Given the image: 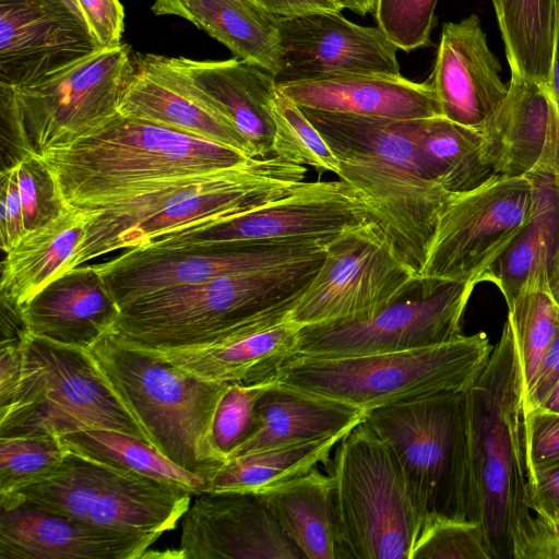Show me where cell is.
Here are the masks:
<instances>
[{
	"label": "cell",
	"mask_w": 559,
	"mask_h": 559,
	"mask_svg": "<svg viewBox=\"0 0 559 559\" xmlns=\"http://www.w3.org/2000/svg\"><path fill=\"white\" fill-rule=\"evenodd\" d=\"M538 192L532 175H493L474 189L451 193L417 277L481 283L534 217Z\"/></svg>",
	"instance_id": "obj_13"
},
{
	"label": "cell",
	"mask_w": 559,
	"mask_h": 559,
	"mask_svg": "<svg viewBox=\"0 0 559 559\" xmlns=\"http://www.w3.org/2000/svg\"><path fill=\"white\" fill-rule=\"evenodd\" d=\"M258 495L306 559H344L329 475L314 467Z\"/></svg>",
	"instance_id": "obj_31"
},
{
	"label": "cell",
	"mask_w": 559,
	"mask_h": 559,
	"mask_svg": "<svg viewBox=\"0 0 559 559\" xmlns=\"http://www.w3.org/2000/svg\"><path fill=\"white\" fill-rule=\"evenodd\" d=\"M102 49L76 0H0V85L31 84Z\"/></svg>",
	"instance_id": "obj_18"
},
{
	"label": "cell",
	"mask_w": 559,
	"mask_h": 559,
	"mask_svg": "<svg viewBox=\"0 0 559 559\" xmlns=\"http://www.w3.org/2000/svg\"><path fill=\"white\" fill-rule=\"evenodd\" d=\"M37 157L48 169L60 201L81 210L122 200L148 183L228 169L254 158L236 148L120 114Z\"/></svg>",
	"instance_id": "obj_3"
},
{
	"label": "cell",
	"mask_w": 559,
	"mask_h": 559,
	"mask_svg": "<svg viewBox=\"0 0 559 559\" xmlns=\"http://www.w3.org/2000/svg\"><path fill=\"white\" fill-rule=\"evenodd\" d=\"M25 345L0 346V411L10 405L19 386Z\"/></svg>",
	"instance_id": "obj_51"
},
{
	"label": "cell",
	"mask_w": 559,
	"mask_h": 559,
	"mask_svg": "<svg viewBox=\"0 0 559 559\" xmlns=\"http://www.w3.org/2000/svg\"><path fill=\"white\" fill-rule=\"evenodd\" d=\"M549 285L559 307V250H554L549 262Z\"/></svg>",
	"instance_id": "obj_55"
},
{
	"label": "cell",
	"mask_w": 559,
	"mask_h": 559,
	"mask_svg": "<svg viewBox=\"0 0 559 559\" xmlns=\"http://www.w3.org/2000/svg\"><path fill=\"white\" fill-rule=\"evenodd\" d=\"M414 123L421 166L445 191L464 192L496 175L485 157L478 128L443 116L417 119Z\"/></svg>",
	"instance_id": "obj_33"
},
{
	"label": "cell",
	"mask_w": 559,
	"mask_h": 559,
	"mask_svg": "<svg viewBox=\"0 0 559 559\" xmlns=\"http://www.w3.org/2000/svg\"><path fill=\"white\" fill-rule=\"evenodd\" d=\"M86 524L0 495V559H140L158 539Z\"/></svg>",
	"instance_id": "obj_22"
},
{
	"label": "cell",
	"mask_w": 559,
	"mask_h": 559,
	"mask_svg": "<svg viewBox=\"0 0 559 559\" xmlns=\"http://www.w3.org/2000/svg\"><path fill=\"white\" fill-rule=\"evenodd\" d=\"M87 213L66 207L48 223L25 233L5 252L1 301L24 308L48 284L68 272L85 231Z\"/></svg>",
	"instance_id": "obj_30"
},
{
	"label": "cell",
	"mask_w": 559,
	"mask_h": 559,
	"mask_svg": "<svg viewBox=\"0 0 559 559\" xmlns=\"http://www.w3.org/2000/svg\"><path fill=\"white\" fill-rule=\"evenodd\" d=\"M325 252L146 295L120 309L111 332L134 346L176 348L277 324L288 319L319 272Z\"/></svg>",
	"instance_id": "obj_5"
},
{
	"label": "cell",
	"mask_w": 559,
	"mask_h": 559,
	"mask_svg": "<svg viewBox=\"0 0 559 559\" xmlns=\"http://www.w3.org/2000/svg\"><path fill=\"white\" fill-rule=\"evenodd\" d=\"M345 433L229 457L209 481L205 491L260 493L311 471L318 464L326 465L331 452Z\"/></svg>",
	"instance_id": "obj_34"
},
{
	"label": "cell",
	"mask_w": 559,
	"mask_h": 559,
	"mask_svg": "<svg viewBox=\"0 0 559 559\" xmlns=\"http://www.w3.org/2000/svg\"><path fill=\"white\" fill-rule=\"evenodd\" d=\"M513 74L546 84L552 56L556 0H491Z\"/></svg>",
	"instance_id": "obj_35"
},
{
	"label": "cell",
	"mask_w": 559,
	"mask_h": 559,
	"mask_svg": "<svg viewBox=\"0 0 559 559\" xmlns=\"http://www.w3.org/2000/svg\"><path fill=\"white\" fill-rule=\"evenodd\" d=\"M369 221L372 219L367 205L343 180L302 181L289 193L252 211L213 225L166 235L145 246L171 248L229 241L328 239Z\"/></svg>",
	"instance_id": "obj_17"
},
{
	"label": "cell",
	"mask_w": 559,
	"mask_h": 559,
	"mask_svg": "<svg viewBox=\"0 0 559 559\" xmlns=\"http://www.w3.org/2000/svg\"><path fill=\"white\" fill-rule=\"evenodd\" d=\"M88 27L102 48L122 44L124 10L119 0H76Z\"/></svg>",
	"instance_id": "obj_46"
},
{
	"label": "cell",
	"mask_w": 559,
	"mask_h": 559,
	"mask_svg": "<svg viewBox=\"0 0 559 559\" xmlns=\"http://www.w3.org/2000/svg\"><path fill=\"white\" fill-rule=\"evenodd\" d=\"M68 451L127 472L179 484L193 495L206 483L162 455L152 444L124 432L88 428L61 437Z\"/></svg>",
	"instance_id": "obj_36"
},
{
	"label": "cell",
	"mask_w": 559,
	"mask_h": 559,
	"mask_svg": "<svg viewBox=\"0 0 559 559\" xmlns=\"http://www.w3.org/2000/svg\"><path fill=\"white\" fill-rule=\"evenodd\" d=\"M528 504L534 514L559 526V460L530 468Z\"/></svg>",
	"instance_id": "obj_48"
},
{
	"label": "cell",
	"mask_w": 559,
	"mask_h": 559,
	"mask_svg": "<svg viewBox=\"0 0 559 559\" xmlns=\"http://www.w3.org/2000/svg\"><path fill=\"white\" fill-rule=\"evenodd\" d=\"M343 7V5H342Z\"/></svg>",
	"instance_id": "obj_58"
},
{
	"label": "cell",
	"mask_w": 559,
	"mask_h": 559,
	"mask_svg": "<svg viewBox=\"0 0 559 559\" xmlns=\"http://www.w3.org/2000/svg\"><path fill=\"white\" fill-rule=\"evenodd\" d=\"M438 0H374L378 27L397 49L411 51L430 44Z\"/></svg>",
	"instance_id": "obj_42"
},
{
	"label": "cell",
	"mask_w": 559,
	"mask_h": 559,
	"mask_svg": "<svg viewBox=\"0 0 559 559\" xmlns=\"http://www.w3.org/2000/svg\"><path fill=\"white\" fill-rule=\"evenodd\" d=\"M326 466L343 557L411 559L424 522L388 444L362 419Z\"/></svg>",
	"instance_id": "obj_8"
},
{
	"label": "cell",
	"mask_w": 559,
	"mask_h": 559,
	"mask_svg": "<svg viewBox=\"0 0 559 559\" xmlns=\"http://www.w3.org/2000/svg\"><path fill=\"white\" fill-rule=\"evenodd\" d=\"M301 109L335 154L337 177L356 191L417 277L451 193L421 166L415 120Z\"/></svg>",
	"instance_id": "obj_2"
},
{
	"label": "cell",
	"mask_w": 559,
	"mask_h": 559,
	"mask_svg": "<svg viewBox=\"0 0 559 559\" xmlns=\"http://www.w3.org/2000/svg\"><path fill=\"white\" fill-rule=\"evenodd\" d=\"M344 9H348L359 15H366L373 10L374 0H337Z\"/></svg>",
	"instance_id": "obj_56"
},
{
	"label": "cell",
	"mask_w": 559,
	"mask_h": 559,
	"mask_svg": "<svg viewBox=\"0 0 559 559\" xmlns=\"http://www.w3.org/2000/svg\"><path fill=\"white\" fill-rule=\"evenodd\" d=\"M133 72L118 112L226 145L255 157L225 111L201 91L171 57L133 53Z\"/></svg>",
	"instance_id": "obj_21"
},
{
	"label": "cell",
	"mask_w": 559,
	"mask_h": 559,
	"mask_svg": "<svg viewBox=\"0 0 559 559\" xmlns=\"http://www.w3.org/2000/svg\"><path fill=\"white\" fill-rule=\"evenodd\" d=\"M492 346L484 332L407 350L346 356H292L275 381L362 411L448 391H467Z\"/></svg>",
	"instance_id": "obj_7"
},
{
	"label": "cell",
	"mask_w": 559,
	"mask_h": 559,
	"mask_svg": "<svg viewBox=\"0 0 559 559\" xmlns=\"http://www.w3.org/2000/svg\"><path fill=\"white\" fill-rule=\"evenodd\" d=\"M273 381L229 383L212 427L213 440L227 459L251 433L257 401Z\"/></svg>",
	"instance_id": "obj_43"
},
{
	"label": "cell",
	"mask_w": 559,
	"mask_h": 559,
	"mask_svg": "<svg viewBox=\"0 0 559 559\" xmlns=\"http://www.w3.org/2000/svg\"><path fill=\"white\" fill-rule=\"evenodd\" d=\"M276 85L306 109L393 120L441 116L431 85L401 74L344 73Z\"/></svg>",
	"instance_id": "obj_24"
},
{
	"label": "cell",
	"mask_w": 559,
	"mask_h": 559,
	"mask_svg": "<svg viewBox=\"0 0 559 559\" xmlns=\"http://www.w3.org/2000/svg\"><path fill=\"white\" fill-rule=\"evenodd\" d=\"M188 2L189 0H155L152 11L156 15H177L189 21Z\"/></svg>",
	"instance_id": "obj_54"
},
{
	"label": "cell",
	"mask_w": 559,
	"mask_h": 559,
	"mask_svg": "<svg viewBox=\"0 0 559 559\" xmlns=\"http://www.w3.org/2000/svg\"><path fill=\"white\" fill-rule=\"evenodd\" d=\"M528 175L538 183L535 215L481 277V282H490L499 288L508 308L531 272L542 261L550 260L555 245V205L549 179L537 171Z\"/></svg>",
	"instance_id": "obj_38"
},
{
	"label": "cell",
	"mask_w": 559,
	"mask_h": 559,
	"mask_svg": "<svg viewBox=\"0 0 559 559\" xmlns=\"http://www.w3.org/2000/svg\"><path fill=\"white\" fill-rule=\"evenodd\" d=\"M22 310L32 335L85 349L110 333L120 314L94 265L64 273Z\"/></svg>",
	"instance_id": "obj_25"
},
{
	"label": "cell",
	"mask_w": 559,
	"mask_h": 559,
	"mask_svg": "<svg viewBox=\"0 0 559 559\" xmlns=\"http://www.w3.org/2000/svg\"><path fill=\"white\" fill-rule=\"evenodd\" d=\"M501 70L476 14L444 23L429 82L441 116L479 128L508 93Z\"/></svg>",
	"instance_id": "obj_23"
},
{
	"label": "cell",
	"mask_w": 559,
	"mask_h": 559,
	"mask_svg": "<svg viewBox=\"0 0 559 559\" xmlns=\"http://www.w3.org/2000/svg\"><path fill=\"white\" fill-rule=\"evenodd\" d=\"M276 84L344 73L400 74L397 47L378 27L361 26L340 12L277 16Z\"/></svg>",
	"instance_id": "obj_19"
},
{
	"label": "cell",
	"mask_w": 559,
	"mask_h": 559,
	"mask_svg": "<svg viewBox=\"0 0 559 559\" xmlns=\"http://www.w3.org/2000/svg\"><path fill=\"white\" fill-rule=\"evenodd\" d=\"M551 64L546 84L549 95L559 105V0H556V16Z\"/></svg>",
	"instance_id": "obj_53"
},
{
	"label": "cell",
	"mask_w": 559,
	"mask_h": 559,
	"mask_svg": "<svg viewBox=\"0 0 559 559\" xmlns=\"http://www.w3.org/2000/svg\"><path fill=\"white\" fill-rule=\"evenodd\" d=\"M537 408L559 413V382Z\"/></svg>",
	"instance_id": "obj_57"
},
{
	"label": "cell",
	"mask_w": 559,
	"mask_h": 559,
	"mask_svg": "<svg viewBox=\"0 0 559 559\" xmlns=\"http://www.w3.org/2000/svg\"><path fill=\"white\" fill-rule=\"evenodd\" d=\"M559 382V320L552 342L539 364L533 385L524 399L525 414L537 408Z\"/></svg>",
	"instance_id": "obj_50"
},
{
	"label": "cell",
	"mask_w": 559,
	"mask_h": 559,
	"mask_svg": "<svg viewBox=\"0 0 559 559\" xmlns=\"http://www.w3.org/2000/svg\"><path fill=\"white\" fill-rule=\"evenodd\" d=\"M364 420L396 457L424 523L437 518L468 520L466 391L368 409Z\"/></svg>",
	"instance_id": "obj_10"
},
{
	"label": "cell",
	"mask_w": 559,
	"mask_h": 559,
	"mask_svg": "<svg viewBox=\"0 0 559 559\" xmlns=\"http://www.w3.org/2000/svg\"><path fill=\"white\" fill-rule=\"evenodd\" d=\"M475 286L416 277L399 298L369 318L300 326L295 355L360 356L455 340L463 335L461 322Z\"/></svg>",
	"instance_id": "obj_14"
},
{
	"label": "cell",
	"mask_w": 559,
	"mask_h": 559,
	"mask_svg": "<svg viewBox=\"0 0 559 559\" xmlns=\"http://www.w3.org/2000/svg\"><path fill=\"white\" fill-rule=\"evenodd\" d=\"M528 468L559 460V413L535 408L525 414Z\"/></svg>",
	"instance_id": "obj_45"
},
{
	"label": "cell",
	"mask_w": 559,
	"mask_h": 559,
	"mask_svg": "<svg viewBox=\"0 0 559 559\" xmlns=\"http://www.w3.org/2000/svg\"><path fill=\"white\" fill-rule=\"evenodd\" d=\"M133 69L122 43L31 84L0 85L2 121L20 155L39 156L118 115Z\"/></svg>",
	"instance_id": "obj_11"
},
{
	"label": "cell",
	"mask_w": 559,
	"mask_h": 559,
	"mask_svg": "<svg viewBox=\"0 0 559 559\" xmlns=\"http://www.w3.org/2000/svg\"><path fill=\"white\" fill-rule=\"evenodd\" d=\"M187 11L189 22L237 58L276 76L281 67L277 16L247 0H189Z\"/></svg>",
	"instance_id": "obj_32"
},
{
	"label": "cell",
	"mask_w": 559,
	"mask_h": 559,
	"mask_svg": "<svg viewBox=\"0 0 559 559\" xmlns=\"http://www.w3.org/2000/svg\"><path fill=\"white\" fill-rule=\"evenodd\" d=\"M471 501L468 521L480 524L492 559H515L528 504L524 386L510 322L488 364L466 391Z\"/></svg>",
	"instance_id": "obj_4"
},
{
	"label": "cell",
	"mask_w": 559,
	"mask_h": 559,
	"mask_svg": "<svg viewBox=\"0 0 559 559\" xmlns=\"http://www.w3.org/2000/svg\"><path fill=\"white\" fill-rule=\"evenodd\" d=\"M69 451L49 435L0 437V495L20 490L53 473Z\"/></svg>",
	"instance_id": "obj_40"
},
{
	"label": "cell",
	"mask_w": 559,
	"mask_h": 559,
	"mask_svg": "<svg viewBox=\"0 0 559 559\" xmlns=\"http://www.w3.org/2000/svg\"><path fill=\"white\" fill-rule=\"evenodd\" d=\"M411 559H492L479 523L430 519L423 525Z\"/></svg>",
	"instance_id": "obj_41"
},
{
	"label": "cell",
	"mask_w": 559,
	"mask_h": 559,
	"mask_svg": "<svg viewBox=\"0 0 559 559\" xmlns=\"http://www.w3.org/2000/svg\"><path fill=\"white\" fill-rule=\"evenodd\" d=\"M515 559H559V526L532 515L520 535Z\"/></svg>",
	"instance_id": "obj_49"
},
{
	"label": "cell",
	"mask_w": 559,
	"mask_h": 559,
	"mask_svg": "<svg viewBox=\"0 0 559 559\" xmlns=\"http://www.w3.org/2000/svg\"><path fill=\"white\" fill-rule=\"evenodd\" d=\"M416 274L373 221L326 242L319 272L288 314L300 326L366 319L399 298Z\"/></svg>",
	"instance_id": "obj_15"
},
{
	"label": "cell",
	"mask_w": 559,
	"mask_h": 559,
	"mask_svg": "<svg viewBox=\"0 0 559 559\" xmlns=\"http://www.w3.org/2000/svg\"><path fill=\"white\" fill-rule=\"evenodd\" d=\"M195 496L182 516V559H306L258 493Z\"/></svg>",
	"instance_id": "obj_20"
},
{
	"label": "cell",
	"mask_w": 559,
	"mask_h": 559,
	"mask_svg": "<svg viewBox=\"0 0 559 559\" xmlns=\"http://www.w3.org/2000/svg\"><path fill=\"white\" fill-rule=\"evenodd\" d=\"M273 155L337 176L338 160L302 109L278 91L272 100Z\"/></svg>",
	"instance_id": "obj_39"
},
{
	"label": "cell",
	"mask_w": 559,
	"mask_h": 559,
	"mask_svg": "<svg viewBox=\"0 0 559 559\" xmlns=\"http://www.w3.org/2000/svg\"><path fill=\"white\" fill-rule=\"evenodd\" d=\"M550 97L544 84L511 73L508 93L478 128L496 175L527 176L547 142Z\"/></svg>",
	"instance_id": "obj_28"
},
{
	"label": "cell",
	"mask_w": 559,
	"mask_h": 559,
	"mask_svg": "<svg viewBox=\"0 0 559 559\" xmlns=\"http://www.w3.org/2000/svg\"><path fill=\"white\" fill-rule=\"evenodd\" d=\"M111 429L150 440L90 349L29 335L22 376L0 411V437ZM151 444V443H150Z\"/></svg>",
	"instance_id": "obj_9"
},
{
	"label": "cell",
	"mask_w": 559,
	"mask_h": 559,
	"mask_svg": "<svg viewBox=\"0 0 559 559\" xmlns=\"http://www.w3.org/2000/svg\"><path fill=\"white\" fill-rule=\"evenodd\" d=\"M306 173V166L276 155L254 157L228 169L148 183L122 200L84 210V236L68 272L115 250L252 211L293 191Z\"/></svg>",
	"instance_id": "obj_1"
},
{
	"label": "cell",
	"mask_w": 559,
	"mask_h": 559,
	"mask_svg": "<svg viewBox=\"0 0 559 559\" xmlns=\"http://www.w3.org/2000/svg\"><path fill=\"white\" fill-rule=\"evenodd\" d=\"M171 61L225 111L255 157L273 155L272 100L277 93L273 74L239 58L200 61L171 57Z\"/></svg>",
	"instance_id": "obj_27"
},
{
	"label": "cell",
	"mask_w": 559,
	"mask_h": 559,
	"mask_svg": "<svg viewBox=\"0 0 559 559\" xmlns=\"http://www.w3.org/2000/svg\"><path fill=\"white\" fill-rule=\"evenodd\" d=\"M549 262L542 261L531 272L512 306L508 308V321L522 370L524 399L558 326L559 307L549 285Z\"/></svg>",
	"instance_id": "obj_37"
},
{
	"label": "cell",
	"mask_w": 559,
	"mask_h": 559,
	"mask_svg": "<svg viewBox=\"0 0 559 559\" xmlns=\"http://www.w3.org/2000/svg\"><path fill=\"white\" fill-rule=\"evenodd\" d=\"M265 12L278 17L300 15L319 11L341 12L337 0H247Z\"/></svg>",
	"instance_id": "obj_52"
},
{
	"label": "cell",
	"mask_w": 559,
	"mask_h": 559,
	"mask_svg": "<svg viewBox=\"0 0 559 559\" xmlns=\"http://www.w3.org/2000/svg\"><path fill=\"white\" fill-rule=\"evenodd\" d=\"M0 207L1 249L8 252L26 233L17 173L14 164L1 170Z\"/></svg>",
	"instance_id": "obj_47"
},
{
	"label": "cell",
	"mask_w": 559,
	"mask_h": 559,
	"mask_svg": "<svg viewBox=\"0 0 559 559\" xmlns=\"http://www.w3.org/2000/svg\"><path fill=\"white\" fill-rule=\"evenodd\" d=\"M90 350L150 443L207 487L227 460L212 427L229 383L200 378L112 332Z\"/></svg>",
	"instance_id": "obj_6"
},
{
	"label": "cell",
	"mask_w": 559,
	"mask_h": 559,
	"mask_svg": "<svg viewBox=\"0 0 559 559\" xmlns=\"http://www.w3.org/2000/svg\"><path fill=\"white\" fill-rule=\"evenodd\" d=\"M13 493L93 526L158 537L176 527L193 496L179 484L115 468L71 452L49 476Z\"/></svg>",
	"instance_id": "obj_12"
},
{
	"label": "cell",
	"mask_w": 559,
	"mask_h": 559,
	"mask_svg": "<svg viewBox=\"0 0 559 559\" xmlns=\"http://www.w3.org/2000/svg\"><path fill=\"white\" fill-rule=\"evenodd\" d=\"M364 417L365 411L358 407L274 380L257 401L251 433L228 459L347 432Z\"/></svg>",
	"instance_id": "obj_29"
},
{
	"label": "cell",
	"mask_w": 559,
	"mask_h": 559,
	"mask_svg": "<svg viewBox=\"0 0 559 559\" xmlns=\"http://www.w3.org/2000/svg\"><path fill=\"white\" fill-rule=\"evenodd\" d=\"M16 167L25 231L37 228L66 207L58 198L52 178L34 155L22 154L13 163Z\"/></svg>",
	"instance_id": "obj_44"
},
{
	"label": "cell",
	"mask_w": 559,
	"mask_h": 559,
	"mask_svg": "<svg viewBox=\"0 0 559 559\" xmlns=\"http://www.w3.org/2000/svg\"><path fill=\"white\" fill-rule=\"evenodd\" d=\"M328 239L280 242L229 241L182 247L130 248L94 265L119 308L167 288L257 272L313 258Z\"/></svg>",
	"instance_id": "obj_16"
},
{
	"label": "cell",
	"mask_w": 559,
	"mask_h": 559,
	"mask_svg": "<svg viewBox=\"0 0 559 559\" xmlns=\"http://www.w3.org/2000/svg\"><path fill=\"white\" fill-rule=\"evenodd\" d=\"M299 330L287 319L201 345L144 349L206 380L258 383L275 380L280 367L295 355Z\"/></svg>",
	"instance_id": "obj_26"
}]
</instances>
